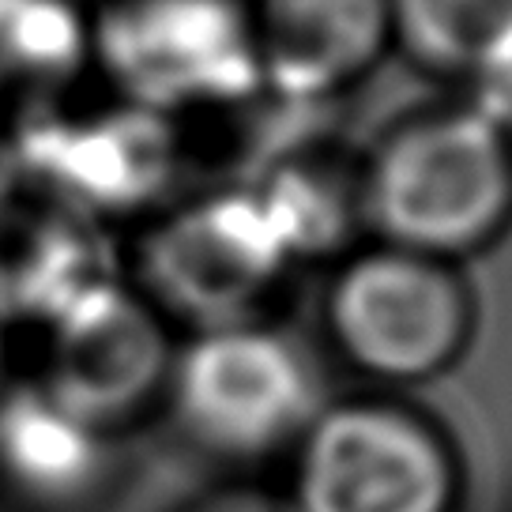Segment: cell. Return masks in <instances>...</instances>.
<instances>
[{"instance_id":"cell-14","label":"cell","mask_w":512,"mask_h":512,"mask_svg":"<svg viewBox=\"0 0 512 512\" xmlns=\"http://www.w3.org/2000/svg\"><path fill=\"white\" fill-rule=\"evenodd\" d=\"M181 512H287L283 501H268L260 494H219L208 497V501H196Z\"/></svg>"},{"instance_id":"cell-5","label":"cell","mask_w":512,"mask_h":512,"mask_svg":"<svg viewBox=\"0 0 512 512\" xmlns=\"http://www.w3.org/2000/svg\"><path fill=\"white\" fill-rule=\"evenodd\" d=\"M102 87L177 125H204L260 91L249 0H91Z\"/></svg>"},{"instance_id":"cell-9","label":"cell","mask_w":512,"mask_h":512,"mask_svg":"<svg viewBox=\"0 0 512 512\" xmlns=\"http://www.w3.org/2000/svg\"><path fill=\"white\" fill-rule=\"evenodd\" d=\"M121 437L31 377L0 384V512H95L121 482Z\"/></svg>"},{"instance_id":"cell-3","label":"cell","mask_w":512,"mask_h":512,"mask_svg":"<svg viewBox=\"0 0 512 512\" xmlns=\"http://www.w3.org/2000/svg\"><path fill=\"white\" fill-rule=\"evenodd\" d=\"M23 189L76 211L110 234L136 230L192 189L185 125L98 80L12 125Z\"/></svg>"},{"instance_id":"cell-1","label":"cell","mask_w":512,"mask_h":512,"mask_svg":"<svg viewBox=\"0 0 512 512\" xmlns=\"http://www.w3.org/2000/svg\"><path fill=\"white\" fill-rule=\"evenodd\" d=\"M366 241L460 264L512 226V132L467 98L400 113L362 144Z\"/></svg>"},{"instance_id":"cell-2","label":"cell","mask_w":512,"mask_h":512,"mask_svg":"<svg viewBox=\"0 0 512 512\" xmlns=\"http://www.w3.org/2000/svg\"><path fill=\"white\" fill-rule=\"evenodd\" d=\"M298 272L253 196L219 181H196L121 249V275L177 339L275 324Z\"/></svg>"},{"instance_id":"cell-12","label":"cell","mask_w":512,"mask_h":512,"mask_svg":"<svg viewBox=\"0 0 512 512\" xmlns=\"http://www.w3.org/2000/svg\"><path fill=\"white\" fill-rule=\"evenodd\" d=\"M392 53L512 113V0H392Z\"/></svg>"},{"instance_id":"cell-16","label":"cell","mask_w":512,"mask_h":512,"mask_svg":"<svg viewBox=\"0 0 512 512\" xmlns=\"http://www.w3.org/2000/svg\"><path fill=\"white\" fill-rule=\"evenodd\" d=\"M8 332H4V324H0V384L8 381Z\"/></svg>"},{"instance_id":"cell-4","label":"cell","mask_w":512,"mask_h":512,"mask_svg":"<svg viewBox=\"0 0 512 512\" xmlns=\"http://www.w3.org/2000/svg\"><path fill=\"white\" fill-rule=\"evenodd\" d=\"M320 324L339 366L400 396L460 366L475 339V294L460 264L362 241L332 264Z\"/></svg>"},{"instance_id":"cell-6","label":"cell","mask_w":512,"mask_h":512,"mask_svg":"<svg viewBox=\"0 0 512 512\" xmlns=\"http://www.w3.org/2000/svg\"><path fill=\"white\" fill-rule=\"evenodd\" d=\"M324 403L313 358L275 320L177 339L159 415L215 464L260 467L287 464Z\"/></svg>"},{"instance_id":"cell-15","label":"cell","mask_w":512,"mask_h":512,"mask_svg":"<svg viewBox=\"0 0 512 512\" xmlns=\"http://www.w3.org/2000/svg\"><path fill=\"white\" fill-rule=\"evenodd\" d=\"M23 189V177H19V155H16V136L12 125L0 121V208Z\"/></svg>"},{"instance_id":"cell-7","label":"cell","mask_w":512,"mask_h":512,"mask_svg":"<svg viewBox=\"0 0 512 512\" xmlns=\"http://www.w3.org/2000/svg\"><path fill=\"white\" fill-rule=\"evenodd\" d=\"M287 512H460L448 430L396 392L328 400L287 456Z\"/></svg>"},{"instance_id":"cell-13","label":"cell","mask_w":512,"mask_h":512,"mask_svg":"<svg viewBox=\"0 0 512 512\" xmlns=\"http://www.w3.org/2000/svg\"><path fill=\"white\" fill-rule=\"evenodd\" d=\"M95 80L83 0H0V121L42 110Z\"/></svg>"},{"instance_id":"cell-10","label":"cell","mask_w":512,"mask_h":512,"mask_svg":"<svg viewBox=\"0 0 512 512\" xmlns=\"http://www.w3.org/2000/svg\"><path fill=\"white\" fill-rule=\"evenodd\" d=\"M260 91L336 106L392 53V0H249Z\"/></svg>"},{"instance_id":"cell-11","label":"cell","mask_w":512,"mask_h":512,"mask_svg":"<svg viewBox=\"0 0 512 512\" xmlns=\"http://www.w3.org/2000/svg\"><path fill=\"white\" fill-rule=\"evenodd\" d=\"M121 275L117 234L19 189L0 208V324L38 336L83 294Z\"/></svg>"},{"instance_id":"cell-8","label":"cell","mask_w":512,"mask_h":512,"mask_svg":"<svg viewBox=\"0 0 512 512\" xmlns=\"http://www.w3.org/2000/svg\"><path fill=\"white\" fill-rule=\"evenodd\" d=\"M31 339L27 377L98 430L125 437L162 407L177 332L125 275L83 294Z\"/></svg>"}]
</instances>
